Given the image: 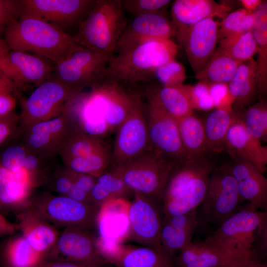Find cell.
<instances>
[{
	"label": "cell",
	"mask_w": 267,
	"mask_h": 267,
	"mask_svg": "<svg viewBox=\"0 0 267 267\" xmlns=\"http://www.w3.org/2000/svg\"><path fill=\"white\" fill-rule=\"evenodd\" d=\"M215 17L210 16L195 24L179 40L195 75L202 70L216 50L220 23Z\"/></svg>",
	"instance_id": "17"
},
{
	"label": "cell",
	"mask_w": 267,
	"mask_h": 267,
	"mask_svg": "<svg viewBox=\"0 0 267 267\" xmlns=\"http://www.w3.org/2000/svg\"><path fill=\"white\" fill-rule=\"evenodd\" d=\"M177 165L150 149L112 170L130 190L162 200L169 177Z\"/></svg>",
	"instance_id": "4"
},
{
	"label": "cell",
	"mask_w": 267,
	"mask_h": 267,
	"mask_svg": "<svg viewBox=\"0 0 267 267\" xmlns=\"http://www.w3.org/2000/svg\"><path fill=\"white\" fill-rule=\"evenodd\" d=\"M223 149L232 160L249 161L263 173L267 170V146L249 133L238 115L228 131Z\"/></svg>",
	"instance_id": "22"
},
{
	"label": "cell",
	"mask_w": 267,
	"mask_h": 267,
	"mask_svg": "<svg viewBox=\"0 0 267 267\" xmlns=\"http://www.w3.org/2000/svg\"><path fill=\"white\" fill-rule=\"evenodd\" d=\"M3 39L9 50L33 54L54 65L82 48L74 37L36 17L20 13L6 27Z\"/></svg>",
	"instance_id": "1"
},
{
	"label": "cell",
	"mask_w": 267,
	"mask_h": 267,
	"mask_svg": "<svg viewBox=\"0 0 267 267\" xmlns=\"http://www.w3.org/2000/svg\"><path fill=\"white\" fill-rule=\"evenodd\" d=\"M229 166L242 200L249 202L248 208L267 212V179L264 173L242 159L232 160Z\"/></svg>",
	"instance_id": "21"
},
{
	"label": "cell",
	"mask_w": 267,
	"mask_h": 267,
	"mask_svg": "<svg viewBox=\"0 0 267 267\" xmlns=\"http://www.w3.org/2000/svg\"><path fill=\"white\" fill-rule=\"evenodd\" d=\"M218 48L240 63L253 58L258 51L251 31L221 39Z\"/></svg>",
	"instance_id": "37"
},
{
	"label": "cell",
	"mask_w": 267,
	"mask_h": 267,
	"mask_svg": "<svg viewBox=\"0 0 267 267\" xmlns=\"http://www.w3.org/2000/svg\"><path fill=\"white\" fill-rule=\"evenodd\" d=\"M185 87L193 110L208 111L215 109L208 83L199 81L193 85L187 84Z\"/></svg>",
	"instance_id": "43"
},
{
	"label": "cell",
	"mask_w": 267,
	"mask_h": 267,
	"mask_svg": "<svg viewBox=\"0 0 267 267\" xmlns=\"http://www.w3.org/2000/svg\"><path fill=\"white\" fill-rule=\"evenodd\" d=\"M37 184L24 168L12 172L0 165V206L16 210L29 201L31 190Z\"/></svg>",
	"instance_id": "26"
},
{
	"label": "cell",
	"mask_w": 267,
	"mask_h": 267,
	"mask_svg": "<svg viewBox=\"0 0 267 267\" xmlns=\"http://www.w3.org/2000/svg\"><path fill=\"white\" fill-rule=\"evenodd\" d=\"M257 63L252 58L241 63L227 83L234 99L233 110L239 113L248 106L256 91Z\"/></svg>",
	"instance_id": "29"
},
{
	"label": "cell",
	"mask_w": 267,
	"mask_h": 267,
	"mask_svg": "<svg viewBox=\"0 0 267 267\" xmlns=\"http://www.w3.org/2000/svg\"><path fill=\"white\" fill-rule=\"evenodd\" d=\"M267 218V212L248 208L238 211L218 226L205 240L235 256H252L257 230Z\"/></svg>",
	"instance_id": "6"
},
{
	"label": "cell",
	"mask_w": 267,
	"mask_h": 267,
	"mask_svg": "<svg viewBox=\"0 0 267 267\" xmlns=\"http://www.w3.org/2000/svg\"><path fill=\"white\" fill-rule=\"evenodd\" d=\"M111 156L109 149L97 152L87 156L76 157L63 161L64 167L76 173L97 178L110 165Z\"/></svg>",
	"instance_id": "39"
},
{
	"label": "cell",
	"mask_w": 267,
	"mask_h": 267,
	"mask_svg": "<svg viewBox=\"0 0 267 267\" xmlns=\"http://www.w3.org/2000/svg\"><path fill=\"white\" fill-rule=\"evenodd\" d=\"M155 198L135 193L130 203L128 216L129 237L145 247L162 250L160 232L164 218L163 206Z\"/></svg>",
	"instance_id": "12"
},
{
	"label": "cell",
	"mask_w": 267,
	"mask_h": 267,
	"mask_svg": "<svg viewBox=\"0 0 267 267\" xmlns=\"http://www.w3.org/2000/svg\"><path fill=\"white\" fill-rule=\"evenodd\" d=\"M16 102L14 95L0 93V117L15 111Z\"/></svg>",
	"instance_id": "52"
},
{
	"label": "cell",
	"mask_w": 267,
	"mask_h": 267,
	"mask_svg": "<svg viewBox=\"0 0 267 267\" xmlns=\"http://www.w3.org/2000/svg\"><path fill=\"white\" fill-rule=\"evenodd\" d=\"M15 90L14 84L8 79L0 74V93L14 95Z\"/></svg>",
	"instance_id": "56"
},
{
	"label": "cell",
	"mask_w": 267,
	"mask_h": 267,
	"mask_svg": "<svg viewBox=\"0 0 267 267\" xmlns=\"http://www.w3.org/2000/svg\"><path fill=\"white\" fill-rule=\"evenodd\" d=\"M208 84L215 109L233 111L232 106L234 99L229 93L227 83H208Z\"/></svg>",
	"instance_id": "47"
},
{
	"label": "cell",
	"mask_w": 267,
	"mask_h": 267,
	"mask_svg": "<svg viewBox=\"0 0 267 267\" xmlns=\"http://www.w3.org/2000/svg\"><path fill=\"white\" fill-rule=\"evenodd\" d=\"M95 0H20L21 13L49 22L65 31L87 16Z\"/></svg>",
	"instance_id": "14"
},
{
	"label": "cell",
	"mask_w": 267,
	"mask_h": 267,
	"mask_svg": "<svg viewBox=\"0 0 267 267\" xmlns=\"http://www.w3.org/2000/svg\"><path fill=\"white\" fill-rule=\"evenodd\" d=\"M79 93L53 76L37 86L28 97L20 100V132L33 124L60 115Z\"/></svg>",
	"instance_id": "5"
},
{
	"label": "cell",
	"mask_w": 267,
	"mask_h": 267,
	"mask_svg": "<svg viewBox=\"0 0 267 267\" xmlns=\"http://www.w3.org/2000/svg\"><path fill=\"white\" fill-rule=\"evenodd\" d=\"M146 119L150 149L177 164L186 161L177 120L149 102Z\"/></svg>",
	"instance_id": "13"
},
{
	"label": "cell",
	"mask_w": 267,
	"mask_h": 267,
	"mask_svg": "<svg viewBox=\"0 0 267 267\" xmlns=\"http://www.w3.org/2000/svg\"><path fill=\"white\" fill-rule=\"evenodd\" d=\"M20 134L19 116L15 111L0 117V147Z\"/></svg>",
	"instance_id": "48"
},
{
	"label": "cell",
	"mask_w": 267,
	"mask_h": 267,
	"mask_svg": "<svg viewBox=\"0 0 267 267\" xmlns=\"http://www.w3.org/2000/svg\"><path fill=\"white\" fill-rule=\"evenodd\" d=\"M114 264L119 267H174L163 251L148 247H124Z\"/></svg>",
	"instance_id": "33"
},
{
	"label": "cell",
	"mask_w": 267,
	"mask_h": 267,
	"mask_svg": "<svg viewBox=\"0 0 267 267\" xmlns=\"http://www.w3.org/2000/svg\"><path fill=\"white\" fill-rule=\"evenodd\" d=\"M240 64L218 48L195 77L199 81L210 83H228Z\"/></svg>",
	"instance_id": "35"
},
{
	"label": "cell",
	"mask_w": 267,
	"mask_h": 267,
	"mask_svg": "<svg viewBox=\"0 0 267 267\" xmlns=\"http://www.w3.org/2000/svg\"><path fill=\"white\" fill-rule=\"evenodd\" d=\"M217 166L210 167L192 178L176 198L163 204L164 218L197 210L205 195L210 175Z\"/></svg>",
	"instance_id": "27"
},
{
	"label": "cell",
	"mask_w": 267,
	"mask_h": 267,
	"mask_svg": "<svg viewBox=\"0 0 267 267\" xmlns=\"http://www.w3.org/2000/svg\"><path fill=\"white\" fill-rule=\"evenodd\" d=\"M251 256L229 254L205 240L191 241L180 251L177 265L178 267H222Z\"/></svg>",
	"instance_id": "25"
},
{
	"label": "cell",
	"mask_w": 267,
	"mask_h": 267,
	"mask_svg": "<svg viewBox=\"0 0 267 267\" xmlns=\"http://www.w3.org/2000/svg\"><path fill=\"white\" fill-rule=\"evenodd\" d=\"M244 9L250 13L254 11L263 3L262 0H241Z\"/></svg>",
	"instance_id": "57"
},
{
	"label": "cell",
	"mask_w": 267,
	"mask_h": 267,
	"mask_svg": "<svg viewBox=\"0 0 267 267\" xmlns=\"http://www.w3.org/2000/svg\"><path fill=\"white\" fill-rule=\"evenodd\" d=\"M108 149V146L103 138L89 135L76 129L64 142L59 155L63 162Z\"/></svg>",
	"instance_id": "36"
},
{
	"label": "cell",
	"mask_w": 267,
	"mask_h": 267,
	"mask_svg": "<svg viewBox=\"0 0 267 267\" xmlns=\"http://www.w3.org/2000/svg\"><path fill=\"white\" fill-rule=\"evenodd\" d=\"M267 252V218L260 224L253 243L252 253L258 260L266 256Z\"/></svg>",
	"instance_id": "50"
},
{
	"label": "cell",
	"mask_w": 267,
	"mask_h": 267,
	"mask_svg": "<svg viewBox=\"0 0 267 267\" xmlns=\"http://www.w3.org/2000/svg\"><path fill=\"white\" fill-rule=\"evenodd\" d=\"M127 24L121 0H95L74 37L84 48L112 55Z\"/></svg>",
	"instance_id": "3"
},
{
	"label": "cell",
	"mask_w": 267,
	"mask_h": 267,
	"mask_svg": "<svg viewBox=\"0 0 267 267\" xmlns=\"http://www.w3.org/2000/svg\"><path fill=\"white\" fill-rule=\"evenodd\" d=\"M47 222L66 227L89 229L95 223L98 207L74 200L67 196L44 193L29 201Z\"/></svg>",
	"instance_id": "9"
},
{
	"label": "cell",
	"mask_w": 267,
	"mask_h": 267,
	"mask_svg": "<svg viewBox=\"0 0 267 267\" xmlns=\"http://www.w3.org/2000/svg\"><path fill=\"white\" fill-rule=\"evenodd\" d=\"M54 68L51 62L33 54L11 50L0 52V74L16 89L25 85H39L52 77Z\"/></svg>",
	"instance_id": "15"
},
{
	"label": "cell",
	"mask_w": 267,
	"mask_h": 267,
	"mask_svg": "<svg viewBox=\"0 0 267 267\" xmlns=\"http://www.w3.org/2000/svg\"><path fill=\"white\" fill-rule=\"evenodd\" d=\"M254 15L244 8L227 14L219 29V39L240 34L251 30L254 23Z\"/></svg>",
	"instance_id": "40"
},
{
	"label": "cell",
	"mask_w": 267,
	"mask_h": 267,
	"mask_svg": "<svg viewBox=\"0 0 267 267\" xmlns=\"http://www.w3.org/2000/svg\"><path fill=\"white\" fill-rule=\"evenodd\" d=\"M170 0H121L123 10L136 17L152 13H163Z\"/></svg>",
	"instance_id": "42"
},
{
	"label": "cell",
	"mask_w": 267,
	"mask_h": 267,
	"mask_svg": "<svg viewBox=\"0 0 267 267\" xmlns=\"http://www.w3.org/2000/svg\"><path fill=\"white\" fill-rule=\"evenodd\" d=\"M236 113L252 136L261 141L267 140V103L265 99Z\"/></svg>",
	"instance_id": "38"
},
{
	"label": "cell",
	"mask_w": 267,
	"mask_h": 267,
	"mask_svg": "<svg viewBox=\"0 0 267 267\" xmlns=\"http://www.w3.org/2000/svg\"><path fill=\"white\" fill-rule=\"evenodd\" d=\"M253 258L254 256L245 258L222 267H244Z\"/></svg>",
	"instance_id": "58"
},
{
	"label": "cell",
	"mask_w": 267,
	"mask_h": 267,
	"mask_svg": "<svg viewBox=\"0 0 267 267\" xmlns=\"http://www.w3.org/2000/svg\"><path fill=\"white\" fill-rule=\"evenodd\" d=\"M66 196L76 201L91 204L89 195L74 182Z\"/></svg>",
	"instance_id": "54"
},
{
	"label": "cell",
	"mask_w": 267,
	"mask_h": 267,
	"mask_svg": "<svg viewBox=\"0 0 267 267\" xmlns=\"http://www.w3.org/2000/svg\"><path fill=\"white\" fill-rule=\"evenodd\" d=\"M39 267H104V266L87 265L69 262L44 259Z\"/></svg>",
	"instance_id": "53"
},
{
	"label": "cell",
	"mask_w": 267,
	"mask_h": 267,
	"mask_svg": "<svg viewBox=\"0 0 267 267\" xmlns=\"http://www.w3.org/2000/svg\"><path fill=\"white\" fill-rule=\"evenodd\" d=\"M29 150L21 142L6 147L0 155V165L12 172L23 168L24 163Z\"/></svg>",
	"instance_id": "44"
},
{
	"label": "cell",
	"mask_w": 267,
	"mask_h": 267,
	"mask_svg": "<svg viewBox=\"0 0 267 267\" xmlns=\"http://www.w3.org/2000/svg\"><path fill=\"white\" fill-rule=\"evenodd\" d=\"M229 164L217 166L212 172L200 205L208 221L217 227L237 212L243 202Z\"/></svg>",
	"instance_id": "8"
},
{
	"label": "cell",
	"mask_w": 267,
	"mask_h": 267,
	"mask_svg": "<svg viewBox=\"0 0 267 267\" xmlns=\"http://www.w3.org/2000/svg\"><path fill=\"white\" fill-rule=\"evenodd\" d=\"M15 213L22 235L45 259L56 243L59 233L35 210L29 201L15 210Z\"/></svg>",
	"instance_id": "20"
},
{
	"label": "cell",
	"mask_w": 267,
	"mask_h": 267,
	"mask_svg": "<svg viewBox=\"0 0 267 267\" xmlns=\"http://www.w3.org/2000/svg\"><path fill=\"white\" fill-rule=\"evenodd\" d=\"M17 230V224L10 222L0 214V237L12 234Z\"/></svg>",
	"instance_id": "55"
},
{
	"label": "cell",
	"mask_w": 267,
	"mask_h": 267,
	"mask_svg": "<svg viewBox=\"0 0 267 267\" xmlns=\"http://www.w3.org/2000/svg\"><path fill=\"white\" fill-rule=\"evenodd\" d=\"M96 182L101 184L113 198H122L130 191L122 179L112 169L102 173L96 178Z\"/></svg>",
	"instance_id": "46"
},
{
	"label": "cell",
	"mask_w": 267,
	"mask_h": 267,
	"mask_svg": "<svg viewBox=\"0 0 267 267\" xmlns=\"http://www.w3.org/2000/svg\"><path fill=\"white\" fill-rule=\"evenodd\" d=\"M259 267H267V264H262L260 263Z\"/></svg>",
	"instance_id": "60"
},
{
	"label": "cell",
	"mask_w": 267,
	"mask_h": 267,
	"mask_svg": "<svg viewBox=\"0 0 267 267\" xmlns=\"http://www.w3.org/2000/svg\"><path fill=\"white\" fill-rule=\"evenodd\" d=\"M110 57L108 76L119 83L149 81L158 67L175 59L178 45L171 39L144 42L118 50Z\"/></svg>",
	"instance_id": "2"
},
{
	"label": "cell",
	"mask_w": 267,
	"mask_h": 267,
	"mask_svg": "<svg viewBox=\"0 0 267 267\" xmlns=\"http://www.w3.org/2000/svg\"><path fill=\"white\" fill-rule=\"evenodd\" d=\"M230 8L213 0H176L171 7L172 23L178 41L185 32L199 21L210 16L222 18Z\"/></svg>",
	"instance_id": "23"
},
{
	"label": "cell",
	"mask_w": 267,
	"mask_h": 267,
	"mask_svg": "<svg viewBox=\"0 0 267 267\" xmlns=\"http://www.w3.org/2000/svg\"><path fill=\"white\" fill-rule=\"evenodd\" d=\"M254 23L251 30L258 45L257 63L256 91L260 96L267 91V2L254 11Z\"/></svg>",
	"instance_id": "30"
},
{
	"label": "cell",
	"mask_w": 267,
	"mask_h": 267,
	"mask_svg": "<svg viewBox=\"0 0 267 267\" xmlns=\"http://www.w3.org/2000/svg\"><path fill=\"white\" fill-rule=\"evenodd\" d=\"M110 132L117 131L131 112L137 94L126 92L120 83L107 76L94 85Z\"/></svg>",
	"instance_id": "18"
},
{
	"label": "cell",
	"mask_w": 267,
	"mask_h": 267,
	"mask_svg": "<svg viewBox=\"0 0 267 267\" xmlns=\"http://www.w3.org/2000/svg\"><path fill=\"white\" fill-rule=\"evenodd\" d=\"M74 182L73 171L66 167L58 168L51 179V185L59 195L66 196Z\"/></svg>",
	"instance_id": "49"
},
{
	"label": "cell",
	"mask_w": 267,
	"mask_h": 267,
	"mask_svg": "<svg viewBox=\"0 0 267 267\" xmlns=\"http://www.w3.org/2000/svg\"><path fill=\"white\" fill-rule=\"evenodd\" d=\"M130 203L122 198L111 199L99 208L96 217L99 237L119 243L129 236L128 212Z\"/></svg>",
	"instance_id": "24"
},
{
	"label": "cell",
	"mask_w": 267,
	"mask_h": 267,
	"mask_svg": "<svg viewBox=\"0 0 267 267\" xmlns=\"http://www.w3.org/2000/svg\"><path fill=\"white\" fill-rule=\"evenodd\" d=\"M45 259L87 265L106 263L97 249L95 238L87 229L78 227H66L59 233Z\"/></svg>",
	"instance_id": "16"
},
{
	"label": "cell",
	"mask_w": 267,
	"mask_h": 267,
	"mask_svg": "<svg viewBox=\"0 0 267 267\" xmlns=\"http://www.w3.org/2000/svg\"><path fill=\"white\" fill-rule=\"evenodd\" d=\"M2 259L3 267H39L44 257L35 251L21 235L6 242Z\"/></svg>",
	"instance_id": "34"
},
{
	"label": "cell",
	"mask_w": 267,
	"mask_h": 267,
	"mask_svg": "<svg viewBox=\"0 0 267 267\" xmlns=\"http://www.w3.org/2000/svg\"><path fill=\"white\" fill-rule=\"evenodd\" d=\"M74 182L90 197L91 190L96 182V178L88 174L73 172Z\"/></svg>",
	"instance_id": "51"
},
{
	"label": "cell",
	"mask_w": 267,
	"mask_h": 267,
	"mask_svg": "<svg viewBox=\"0 0 267 267\" xmlns=\"http://www.w3.org/2000/svg\"><path fill=\"white\" fill-rule=\"evenodd\" d=\"M177 121L187 159H196L209 154L203 121L193 113L179 119Z\"/></svg>",
	"instance_id": "31"
},
{
	"label": "cell",
	"mask_w": 267,
	"mask_h": 267,
	"mask_svg": "<svg viewBox=\"0 0 267 267\" xmlns=\"http://www.w3.org/2000/svg\"><path fill=\"white\" fill-rule=\"evenodd\" d=\"M112 55L81 48L54 65L53 76L81 93L108 75Z\"/></svg>",
	"instance_id": "7"
},
{
	"label": "cell",
	"mask_w": 267,
	"mask_h": 267,
	"mask_svg": "<svg viewBox=\"0 0 267 267\" xmlns=\"http://www.w3.org/2000/svg\"><path fill=\"white\" fill-rule=\"evenodd\" d=\"M237 116L234 111L215 109L203 121L209 153H218L223 150L228 131Z\"/></svg>",
	"instance_id": "32"
},
{
	"label": "cell",
	"mask_w": 267,
	"mask_h": 267,
	"mask_svg": "<svg viewBox=\"0 0 267 267\" xmlns=\"http://www.w3.org/2000/svg\"><path fill=\"white\" fill-rule=\"evenodd\" d=\"M21 13L20 0H0V51L8 49L1 38L7 26Z\"/></svg>",
	"instance_id": "45"
},
{
	"label": "cell",
	"mask_w": 267,
	"mask_h": 267,
	"mask_svg": "<svg viewBox=\"0 0 267 267\" xmlns=\"http://www.w3.org/2000/svg\"><path fill=\"white\" fill-rule=\"evenodd\" d=\"M155 78L164 87H172L183 84L187 78L186 69L182 63L171 60L157 68L151 78Z\"/></svg>",
	"instance_id": "41"
},
{
	"label": "cell",
	"mask_w": 267,
	"mask_h": 267,
	"mask_svg": "<svg viewBox=\"0 0 267 267\" xmlns=\"http://www.w3.org/2000/svg\"><path fill=\"white\" fill-rule=\"evenodd\" d=\"M260 264L258 260L253 258L244 267H259Z\"/></svg>",
	"instance_id": "59"
},
{
	"label": "cell",
	"mask_w": 267,
	"mask_h": 267,
	"mask_svg": "<svg viewBox=\"0 0 267 267\" xmlns=\"http://www.w3.org/2000/svg\"><path fill=\"white\" fill-rule=\"evenodd\" d=\"M111 156L113 168L121 166L150 149L148 128L140 96L118 130Z\"/></svg>",
	"instance_id": "11"
},
{
	"label": "cell",
	"mask_w": 267,
	"mask_h": 267,
	"mask_svg": "<svg viewBox=\"0 0 267 267\" xmlns=\"http://www.w3.org/2000/svg\"><path fill=\"white\" fill-rule=\"evenodd\" d=\"M145 93L149 103L159 107L177 120L193 114L184 84L152 87Z\"/></svg>",
	"instance_id": "28"
},
{
	"label": "cell",
	"mask_w": 267,
	"mask_h": 267,
	"mask_svg": "<svg viewBox=\"0 0 267 267\" xmlns=\"http://www.w3.org/2000/svg\"><path fill=\"white\" fill-rule=\"evenodd\" d=\"M75 129L74 119L67 108L55 118L24 129L19 136L30 151L52 159L59 154L64 142Z\"/></svg>",
	"instance_id": "10"
},
{
	"label": "cell",
	"mask_w": 267,
	"mask_h": 267,
	"mask_svg": "<svg viewBox=\"0 0 267 267\" xmlns=\"http://www.w3.org/2000/svg\"><path fill=\"white\" fill-rule=\"evenodd\" d=\"M176 29L163 13H152L134 17L127 24L117 44L116 49L130 47L147 41L171 39Z\"/></svg>",
	"instance_id": "19"
}]
</instances>
